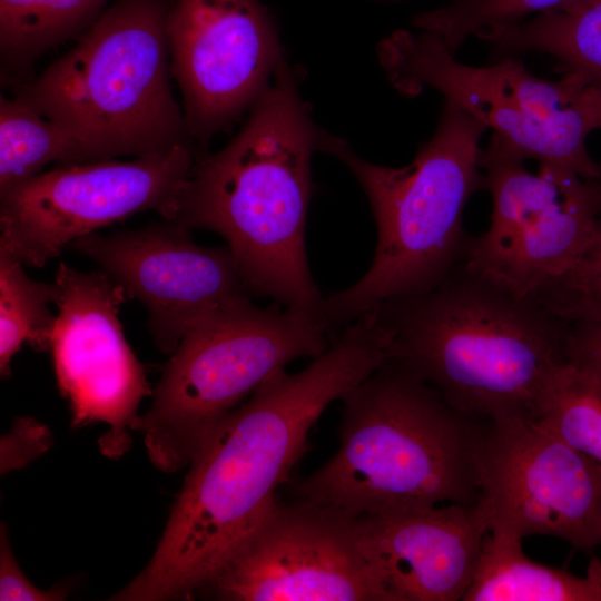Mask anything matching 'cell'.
Returning <instances> with one entry per match:
<instances>
[{
  "instance_id": "6da1fadb",
  "label": "cell",
  "mask_w": 601,
  "mask_h": 601,
  "mask_svg": "<svg viewBox=\"0 0 601 601\" xmlns=\"http://www.w3.org/2000/svg\"><path fill=\"white\" fill-rule=\"evenodd\" d=\"M388 337L373 313L302 371H278L215 430L188 465L147 565L111 599L187 600L270 512L326 407L377 370Z\"/></svg>"
},
{
  "instance_id": "7a4b0ae2",
  "label": "cell",
  "mask_w": 601,
  "mask_h": 601,
  "mask_svg": "<svg viewBox=\"0 0 601 601\" xmlns=\"http://www.w3.org/2000/svg\"><path fill=\"white\" fill-rule=\"evenodd\" d=\"M322 129L283 61L238 134L196 159L173 221L221 236L253 296L319 311L305 231Z\"/></svg>"
},
{
  "instance_id": "3957f363",
  "label": "cell",
  "mask_w": 601,
  "mask_h": 601,
  "mask_svg": "<svg viewBox=\"0 0 601 601\" xmlns=\"http://www.w3.org/2000/svg\"><path fill=\"white\" fill-rule=\"evenodd\" d=\"M387 358L479 418L535 420L554 371L568 361L569 323L460 264L431 290L374 308Z\"/></svg>"
},
{
  "instance_id": "277c9868",
  "label": "cell",
  "mask_w": 601,
  "mask_h": 601,
  "mask_svg": "<svg viewBox=\"0 0 601 601\" xmlns=\"http://www.w3.org/2000/svg\"><path fill=\"white\" fill-rule=\"evenodd\" d=\"M342 401L339 446L296 484L297 500L354 516L477 501L475 454L489 420L455 410L388 359Z\"/></svg>"
},
{
  "instance_id": "5b68a950",
  "label": "cell",
  "mask_w": 601,
  "mask_h": 601,
  "mask_svg": "<svg viewBox=\"0 0 601 601\" xmlns=\"http://www.w3.org/2000/svg\"><path fill=\"white\" fill-rule=\"evenodd\" d=\"M486 128L445 101L432 138L402 168L372 164L322 130L318 150L338 158L364 189L377 228L373 262L355 284L323 298L335 334L380 304L431 290L462 264L463 213L484 189L480 141Z\"/></svg>"
},
{
  "instance_id": "8992f818",
  "label": "cell",
  "mask_w": 601,
  "mask_h": 601,
  "mask_svg": "<svg viewBox=\"0 0 601 601\" xmlns=\"http://www.w3.org/2000/svg\"><path fill=\"white\" fill-rule=\"evenodd\" d=\"M173 0H117L14 96L73 132L91 162L195 147L169 76Z\"/></svg>"
},
{
  "instance_id": "52a82bcc",
  "label": "cell",
  "mask_w": 601,
  "mask_h": 601,
  "mask_svg": "<svg viewBox=\"0 0 601 601\" xmlns=\"http://www.w3.org/2000/svg\"><path fill=\"white\" fill-rule=\"evenodd\" d=\"M336 334L318 311L250 297L205 316L170 354L138 415L149 461L164 473L188 466L219 424L247 395L297 358H316Z\"/></svg>"
},
{
  "instance_id": "ba28073f",
  "label": "cell",
  "mask_w": 601,
  "mask_h": 601,
  "mask_svg": "<svg viewBox=\"0 0 601 601\" xmlns=\"http://www.w3.org/2000/svg\"><path fill=\"white\" fill-rule=\"evenodd\" d=\"M378 56L401 92L416 95L432 87L524 160L601 179V162L587 147L588 136L601 130V83L579 72H565L555 81L541 79L514 59L469 66L426 31L393 32L380 43Z\"/></svg>"
},
{
  "instance_id": "9c48e42d",
  "label": "cell",
  "mask_w": 601,
  "mask_h": 601,
  "mask_svg": "<svg viewBox=\"0 0 601 601\" xmlns=\"http://www.w3.org/2000/svg\"><path fill=\"white\" fill-rule=\"evenodd\" d=\"M524 159L496 135L481 151L489 228L470 237L463 267L520 297L533 298L561 277L589 245L601 209V179Z\"/></svg>"
},
{
  "instance_id": "30bf717a",
  "label": "cell",
  "mask_w": 601,
  "mask_h": 601,
  "mask_svg": "<svg viewBox=\"0 0 601 601\" xmlns=\"http://www.w3.org/2000/svg\"><path fill=\"white\" fill-rule=\"evenodd\" d=\"M179 146L165 156L56 166L0 188V253L42 267L76 239L152 210L174 220L199 156Z\"/></svg>"
},
{
  "instance_id": "8fae6325",
  "label": "cell",
  "mask_w": 601,
  "mask_h": 601,
  "mask_svg": "<svg viewBox=\"0 0 601 601\" xmlns=\"http://www.w3.org/2000/svg\"><path fill=\"white\" fill-rule=\"evenodd\" d=\"M475 482L490 531L554 536L585 553L600 545L601 466L535 420L487 422Z\"/></svg>"
},
{
  "instance_id": "7c38bea8",
  "label": "cell",
  "mask_w": 601,
  "mask_h": 601,
  "mask_svg": "<svg viewBox=\"0 0 601 601\" xmlns=\"http://www.w3.org/2000/svg\"><path fill=\"white\" fill-rule=\"evenodd\" d=\"M225 601H390L357 538L356 516L277 501L197 595Z\"/></svg>"
},
{
  "instance_id": "4fadbf2b",
  "label": "cell",
  "mask_w": 601,
  "mask_h": 601,
  "mask_svg": "<svg viewBox=\"0 0 601 601\" xmlns=\"http://www.w3.org/2000/svg\"><path fill=\"white\" fill-rule=\"evenodd\" d=\"M55 283L58 315L49 352L58 390L69 403L72 425L104 423L100 450L118 457L131 444L140 402L152 394L118 318L129 297L102 269L81 272L60 263Z\"/></svg>"
},
{
  "instance_id": "5bb4252c",
  "label": "cell",
  "mask_w": 601,
  "mask_h": 601,
  "mask_svg": "<svg viewBox=\"0 0 601 601\" xmlns=\"http://www.w3.org/2000/svg\"><path fill=\"white\" fill-rule=\"evenodd\" d=\"M166 30L187 128L205 148L269 87L284 61L277 31L260 0H173Z\"/></svg>"
},
{
  "instance_id": "9a60e30c",
  "label": "cell",
  "mask_w": 601,
  "mask_h": 601,
  "mask_svg": "<svg viewBox=\"0 0 601 601\" xmlns=\"http://www.w3.org/2000/svg\"><path fill=\"white\" fill-rule=\"evenodd\" d=\"M190 231L166 220L107 236L91 233L69 246L140 300L154 343L165 354L208 314L252 297L227 245H198Z\"/></svg>"
},
{
  "instance_id": "2e32d148",
  "label": "cell",
  "mask_w": 601,
  "mask_h": 601,
  "mask_svg": "<svg viewBox=\"0 0 601 601\" xmlns=\"http://www.w3.org/2000/svg\"><path fill=\"white\" fill-rule=\"evenodd\" d=\"M356 530L390 601H457L472 582L490 522L477 500L361 515Z\"/></svg>"
},
{
  "instance_id": "e0dca14e",
  "label": "cell",
  "mask_w": 601,
  "mask_h": 601,
  "mask_svg": "<svg viewBox=\"0 0 601 601\" xmlns=\"http://www.w3.org/2000/svg\"><path fill=\"white\" fill-rule=\"evenodd\" d=\"M463 601H601V559L578 577L529 559L521 539L489 531Z\"/></svg>"
},
{
  "instance_id": "ac0fdd59",
  "label": "cell",
  "mask_w": 601,
  "mask_h": 601,
  "mask_svg": "<svg viewBox=\"0 0 601 601\" xmlns=\"http://www.w3.org/2000/svg\"><path fill=\"white\" fill-rule=\"evenodd\" d=\"M476 37L503 52L552 55L563 73L579 72L601 83V0H578Z\"/></svg>"
},
{
  "instance_id": "d6986e66",
  "label": "cell",
  "mask_w": 601,
  "mask_h": 601,
  "mask_svg": "<svg viewBox=\"0 0 601 601\" xmlns=\"http://www.w3.org/2000/svg\"><path fill=\"white\" fill-rule=\"evenodd\" d=\"M109 0H0L2 70L16 80H30L33 62L57 45L79 37Z\"/></svg>"
},
{
  "instance_id": "ffe728a7",
  "label": "cell",
  "mask_w": 601,
  "mask_h": 601,
  "mask_svg": "<svg viewBox=\"0 0 601 601\" xmlns=\"http://www.w3.org/2000/svg\"><path fill=\"white\" fill-rule=\"evenodd\" d=\"M91 162L73 132L22 100L0 96V188L40 173L48 164Z\"/></svg>"
},
{
  "instance_id": "44dd1931",
  "label": "cell",
  "mask_w": 601,
  "mask_h": 601,
  "mask_svg": "<svg viewBox=\"0 0 601 601\" xmlns=\"http://www.w3.org/2000/svg\"><path fill=\"white\" fill-rule=\"evenodd\" d=\"M56 283L38 282L23 264L0 253V373L10 374L13 356L23 344L49 352L56 316L50 305L57 299Z\"/></svg>"
},
{
  "instance_id": "7402d4cb",
  "label": "cell",
  "mask_w": 601,
  "mask_h": 601,
  "mask_svg": "<svg viewBox=\"0 0 601 601\" xmlns=\"http://www.w3.org/2000/svg\"><path fill=\"white\" fill-rule=\"evenodd\" d=\"M535 421L601 466V380L566 361L550 378Z\"/></svg>"
},
{
  "instance_id": "603a6c76",
  "label": "cell",
  "mask_w": 601,
  "mask_h": 601,
  "mask_svg": "<svg viewBox=\"0 0 601 601\" xmlns=\"http://www.w3.org/2000/svg\"><path fill=\"white\" fill-rule=\"evenodd\" d=\"M578 0H454L417 13L412 24L436 36L451 51L480 31L563 9Z\"/></svg>"
},
{
  "instance_id": "cb8c5ba5",
  "label": "cell",
  "mask_w": 601,
  "mask_h": 601,
  "mask_svg": "<svg viewBox=\"0 0 601 601\" xmlns=\"http://www.w3.org/2000/svg\"><path fill=\"white\" fill-rule=\"evenodd\" d=\"M533 298L566 323H601V209L594 234L577 262Z\"/></svg>"
},
{
  "instance_id": "d4e9b609",
  "label": "cell",
  "mask_w": 601,
  "mask_h": 601,
  "mask_svg": "<svg viewBox=\"0 0 601 601\" xmlns=\"http://www.w3.org/2000/svg\"><path fill=\"white\" fill-rule=\"evenodd\" d=\"M52 445L50 428L33 417H17L0 442V472L19 470Z\"/></svg>"
},
{
  "instance_id": "484cf974",
  "label": "cell",
  "mask_w": 601,
  "mask_h": 601,
  "mask_svg": "<svg viewBox=\"0 0 601 601\" xmlns=\"http://www.w3.org/2000/svg\"><path fill=\"white\" fill-rule=\"evenodd\" d=\"M69 588L52 587L42 590L36 587L22 572L12 552L7 526L0 531V600L1 601H61L66 600Z\"/></svg>"
},
{
  "instance_id": "4316f807",
  "label": "cell",
  "mask_w": 601,
  "mask_h": 601,
  "mask_svg": "<svg viewBox=\"0 0 601 601\" xmlns=\"http://www.w3.org/2000/svg\"><path fill=\"white\" fill-rule=\"evenodd\" d=\"M565 354L569 362L601 380V323H569Z\"/></svg>"
},
{
  "instance_id": "83f0119b",
  "label": "cell",
  "mask_w": 601,
  "mask_h": 601,
  "mask_svg": "<svg viewBox=\"0 0 601 601\" xmlns=\"http://www.w3.org/2000/svg\"><path fill=\"white\" fill-rule=\"evenodd\" d=\"M599 538H600V545H601V514H600V524H599Z\"/></svg>"
}]
</instances>
